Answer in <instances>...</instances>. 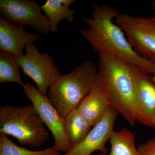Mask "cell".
<instances>
[{
    "label": "cell",
    "instance_id": "1",
    "mask_svg": "<svg viewBox=\"0 0 155 155\" xmlns=\"http://www.w3.org/2000/svg\"><path fill=\"white\" fill-rule=\"evenodd\" d=\"M121 14L109 5L94 6L91 17H81L86 28H78L81 35L98 52H103L134 64L148 74L155 73V64L138 56L125 33L115 22Z\"/></svg>",
    "mask_w": 155,
    "mask_h": 155
},
{
    "label": "cell",
    "instance_id": "2",
    "mask_svg": "<svg viewBox=\"0 0 155 155\" xmlns=\"http://www.w3.org/2000/svg\"><path fill=\"white\" fill-rule=\"evenodd\" d=\"M96 83L111 106L128 124L133 125V104L137 76L140 68L127 61L103 52H99Z\"/></svg>",
    "mask_w": 155,
    "mask_h": 155
},
{
    "label": "cell",
    "instance_id": "3",
    "mask_svg": "<svg viewBox=\"0 0 155 155\" xmlns=\"http://www.w3.org/2000/svg\"><path fill=\"white\" fill-rule=\"evenodd\" d=\"M97 68L91 61H84L69 73L61 75L50 86V101L63 117L77 109L94 86Z\"/></svg>",
    "mask_w": 155,
    "mask_h": 155
},
{
    "label": "cell",
    "instance_id": "4",
    "mask_svg": "<svg viewBox=\"0 0 155 155\" xmlns=\"http://www.w3.org/2000/svg\"><path fill=\"white\" fill-rule=\"evenodd\" d=\"M0 133L11 135L22 145L38 147L47 141L49 134L32 104L0 107Z\"/></svg>",
    "mask_w": 155,
    "mask_h": 155
},
{
    "label": "cell",
    "instance_id": "5",
    "mask_svg": "<svg viewBox=\"0 0 155 155\" xmlns=\"http://www.w3.org/2000/svg\"><path fill=\"white\" fill-rule=\"evenodd\" d=\"M115 22L124 31L135 53L143 58L155 59V17L120 14Z\"/></svg>",
    "mask_w": 155,
    "mask_h": 155
},
{
    "label": "cell",
    "instance_id": "6",
    "mask_svg": "<svg viewBox=\"0 0 155 155\" xmlns=\"http://www.w3.org/2000/svg\"><path fill=\"white\" fill-rule=\"evenodd\" d=\"M25 50V54L15 57L16 61L24 74L35 82L40 92L47 95L48 90L61 76V72L52 57L48 53L40 52L35 45H28Z\"/></svg>",
    "mask_w": 155,
    "mask_h": 155
},
{
    "label": "cell",
    "instance_id": "7",
    "mask_svg": "<svg viewBox=\"0 0 155 155\" xmlns=\"http://www.w3.org/2000/svg\"><path fill=\"white\" fill-rule=\"evenodd\" d=\"M22 87L25 94L51 132L54 140L53 147L60 152H68L72 146L66 133L64 117L59 114L47 95L43 94L28 81Z\"/></svg>",
    "mask_w": 155,
    "mask_h": 155
},
{
    "label": "cell",
    "instance_id": "8",
    "mask_svg": "<svg viewBox=\"0 0 155 155\" xmlns=\"http://www.w3.org/2000/svg\"><path fill=\"white\" fill-rule=\"evenodd\" d=\"M41 11V7L33 1H0L1 17L15 25H29L35 31L47 35L50 31L48 19Z\"/></svg>",
    "mask_w": 155,
    "mask_h": 155
},
{
    "label": "cell",
    "instance_id": "9",
    "mask_svg": "<svg viewBox=\"0 0 155 155\" xmlns=\"http://www.w3.org/2000/svg\"><path fill=\"white\" fill-rule=\"evenodd\" d=\"M119 114L118 111L111 106L83 141L61 155H91L97 150L107 154L106 143L114 131V124Z\"/></svg>",
    "mask_w": 155,
    "mask_h": 155
},
{
    "label": "cell",
    "instance_id": "10",
    "mask_svg": "<svg viewBox=\"0 0 155 155\" xmlns=\"http://www.w3.org/2000/svg\"><path fill=\"white\" fill-rule=\"evenodd\" d=\"M141 69L137 76L133 104L135 122L155 128V82Z\"/></svg>",
    "mask_w": 155,
    "mask_h": 155
},
{
    "label": "cell",
    "instance_id": "11",
    "mask_svg": "<svg viewBox=\"0 0 155 155\" xmlns=\"http://www.w3.org/2000/svg\"><path fill=\"white\" fill-rule=\"evenodd\" d=\"M38 39L37 35L26 31L23 27L0 17L1 51L19 57L24 54V50L28 45L35 44Z\"/></svg>",
    "mask_w": 155,
    "mask_h": 155
},
{
    "label": "cell",
    "instance_id": "12",
    "mask_svg": "<svg viewBox=\"0 0 155 155\" xmlns=\"http://www.w3.org/2000/svg\"><path fill=\"white\" fill-rule=\"evenodd\" d=\"M111 106L106 95L95 83L91 91L81 103L77 109L93 127Z\"/></svg>",
    "mask_w": 155,
    "mask_h": 155
},
{
    "label": "cell",
    "instance_id": "13",
    "mask_svg": "<svg viewBox=\"0 0 155 155\" xmlns=\"http://www.w3.org/2000/svg\"><path fill=\"white\" fill-rule=\"evenodd\" d=\"M75 2L74 0H47L41 6L42 11L48 19L50 31L57 32L58 24L64 19L69 23L74 21L75 11L69 7Z\"/></svg>",
    "mask_w": 155,
    "mask_h": 155
},
{
    "label": "cell",
    "instance_id": "14",
    "mask_svg": "<svg viewBox=\"0 0 155 155\" xmlns=\"http://www.w3.org/2000/svg\"><path fill=\"white\" fill-rule=\"evenodd\" d=\"M64 119L66 133L72 148L83 141L92 127L77 108L71 111Z\"/></svg>",
    "mask_w": 155,
    "mask_h": 155
},
{
    "label": "cell",
    "instance_id": "15",
    "mask_svg": "<svg viewBox=\"0 0 155 155\" xmlns=\"http://www.w3.org/2000/svg\"><path fill=\"white\" fill-rule=\"evenodd\" d=\"M135 133L127 128L114 131L110 141L111 150L109 155H142L135 146Z\"/></svg>",
    "mask_w": 155,
    "mask_h": 155
},
{
    "label": "cell",
    "instance_id": "16",
    "mask_svg": "<svg viewBox=\"0 0 155 155\" xmlns=\"http://www.w3.org/2000/svg\"><path fill=\"white\" fill-rule=\"evenodd\" d=\"M20 67L15 56L1 51L0 52V83L14 82L23 86L21 78Z\"/></svg>",
    "mask_w": 155,
    "mask_h": 155
},
{
    "label": "cell",
    "instance_id": "17",
    "mask_svg": "<svg viewBox=\"0 0 155 155\" xmlns=\"http://www.w3.org/2000/svg\"><path fill=\"white\" fill-rule=\"evenodd\" d=\"M53 147L33 151L18 146L5 134H0V155H61Z\"/></svg>",
    "mask_w": 155,
    "mask_h": 155
},
{
    "label": "cell",
    "instance_id": "18",
    "mask_svg": "<svg viewBox=\"0 0 155 155\" xmlns=\"http://www.w3.org/2000/svg\"><path fill=\"white\" fill-rule=\"evenodd\" d=\"M137 148L142 155H155V137L140 145Z\"/></svg>",
    "mask_w": 155,
    "mask_h": 155
},
{
    "label": "cell",
    "instance_id": "19",
    "mask_svg": "<svg viewBox=\"0 0 155 155\" xmlns=\"http://www.w3.org/2000/svg\"><path fill=\"white\" fill-rule=\"evenodd\" d=\"M150 3L153 8V9L154 10H155V0L151 1V2H150Z\"/></svg>",
    "mask_w": 155,
    "mask_h": 155
},
{
    "label": "cell",
    "instance_id": "20",
    "mask_svg": "<svg viewBox=\"0 0 155 155\" xmlns=\"http://www.w3.org/2000/svg\"><path fill=\"white\" fill-rule=\"evenodd\" d=\"M151 61L152 62H153V63L155 64V59H153V60H151V61ZM153 80L155 82V73L154 74V77L153 78Z\"/></svg>",
    "mask_w": 155,
    "mask_h": 155
},
{
    "label": "cell",
    "instance_id": "21",
    "mask_svg": "<svg viewBox=\"0 0 155 155\" xmlns=\"http://www.w3.org/2000/svg\"><path fill=\"white\" fill-rule=\"evenodd\" d=\"M98 155H107V154L105 153H101Z\"/></svg>",
    "mask_w": 155,
    "mask_h": 155
}]
</instances>
